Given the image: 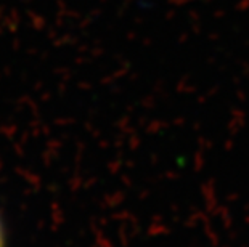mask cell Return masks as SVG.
Returning <instances> with one entry per match:
<instances>
[{"mask_svg": "<svg viewBox=\"0 0 249 247\" xmlns=\"http://www.w3.org/2000/svg\"><path fill=\"white\" fill-rule=\"evenodd\" d=\"M0 247H5V243H3V231H2V227H0Z\"/></svg>", "mask_w": 249, "mask_h": 247, "instance_id": "cell-1", "label": "cell"}]
</instances>
